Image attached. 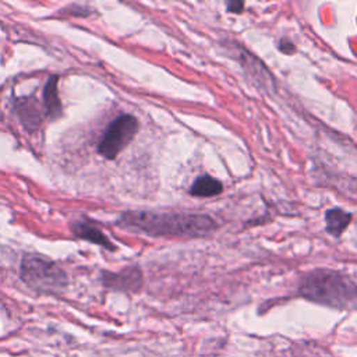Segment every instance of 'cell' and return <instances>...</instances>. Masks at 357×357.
<instances>
[{
	"instance_id": "obj_5",
	"label": "cell",
	"mask_w": 357,
	"mask_h": 357,
	"mask_svg": "<svg viewBox=\"0 0 357 357\" xmlns=\"http://www.w3.org/2000/svg\"><path fill=\"white\" fill-rule=\"evenodd\" d=\"M102 282L105 286L117 289V290H126V291H137L142 284V276L138 268H126L117 273L112 272H103L102 273Z\"/></svg>"
},
{
	"instance_id": "obj_9",
	"label": "cell",
	"mask_w": 357,
	"mask_h": 357,
	"mask_svg": "<svg viewBox=\"0 0 357 357\" xmlns=\"http://www.w3.org/2000/svg\"><path fill=\"white\" fill-rule=\"evenodd\" d=\"M325 220H326V231L335 237H339L349 226L351 220V215L344 212L343 209L333 208L326 211Z\"/></svg>"
},
{
	"instance_id": "obj_4",
	"label": "cell",
	"mask_w": 357,
	"mask_h": 357,
	"mask_svg": "<svg viewBox=\"0 0 357 357\" xmlns=\"http://www.w3.org/2000/svg\"><path fill=\"white\" fill-rule=\"evenodd\" d=\"M138 120L131 114H121L105 130L98 142V152L105 159H114L138 132Z\"/></svg>"
},
{
	"instance_id": "obj_8",
	"label": "cell",
	"mask_w": 357,
	"mask_h": 357,
	"mask_svg": "<svg viewBox=\"0 0 357 357\" xmlns=\"http://www.w3.org/2000/svg\"><path fill=\"white\" fill-rule=\"evenodd\" d=\"M17 114L21 120V124L28 131H35L40 126L42 114L35 98H22L15 105Z\"/></svg>"
},
{
	"instance_id": "obj_10",
	"label": "cell",
	"mask_w": 357,
	"mask_h": 357,
	"mask_svg": "<svg viewBox=\"0 0 357 357\" xmlns=\"http://www.w3.org/2000/svg\"><path fill=\"white\" fill-rule=\"evenodd\" d=\"M223 185L219 180L204 174L199 176L191 185L190 188V194L194 197H213L218 195L222 191Z\"/></svg>"
},
{
	"instance_id": "obj_2",
	"label": "cell",
	"mask_w": 357,
	"mask_h": 357,
	"mask_svg": "<svg viewBox=\"0 0 357 357\" xmlns=\"http://www.w3.org/2000/svg\"><path fill=\"white\" fill-rule=\"evenodd\" d=\"M300 293L311 301L337 308L357 304V286L335 271L311 272L301 282Z\"/></svg>"
},
{
	"instance_id": "obj_12",
	"label": "cell",
	"mask_w": 357,
	"mask_h": 357,
	"mask_svg": "<svg viewBox=\"0 0 357 357\" xmlns=\"http://www.w3.org/2000/svg\"><path fill=\"white\" fill-rule=\"evenodd\" d=\"M243 7H244V4L241 1H230L227 4V8L230 13H241Z\"/></svg>"
},
{
	"instance_id": "obj_1",
	"label": "cell",
	"mask_w": 357,
	"mask_h": 357,
	"mask_svg": "<svg viewBox=\"0 0 357 357\" xmlns=\"http://www.w3.org/2000/svg\"><path fill=\"white\" fill-rule=\"evenodd\" d=\"M117 225L126 229L144 231L149 236L202 237L216 229L212 218L201 213H158L148 211H130L121 213Z\"/></svg>"
},
{
	"instance_id": "obj_11",
	"label": "cell",
	"mask_w": 357,
	"mask_h": 357,
	"mask_svg": "<svg viewBox=\"0 0 357 357\" xmlns=\"http://www.w3.org/2000/svg\"><path fill=\"white\" fill-rule=\"evenodd\" d=\"M279 49H280V52H283L286 54H291L294 52V45L289 39H282Z\"/></svg>"
},
{
	"instance_id": "obj_7",
	"label": "cell",
	"mask_w": 357,
	"mask_h": 357,
	"mask_svg": "<svg viewBox=\"0 0 357 357\" xmlns=\"http://www.w3.org/2000/svg\"><path fill=\"white\" fill-rule=\"evenodd\" d=\"M59 77L50 75L43 88V109L45 114L50 120H56L63 113V106L59 96Z\"/></svg>"
},
{
	"instance_id": "obj_6",
	"label": "cell",
	"mask_w": 357,
	"mask_h": 357,
	"mask_svg": "<svg viewBox=\"0 0 357 357\" xmlns=\"http://www.w3.org/2000/svg\"><path fill=\"white\" fill-rule=\"evenodd\" d=\"M71 230L77 237H79L82 240L91 241V243H93L96 245H100V247H103L106 250H110V251L116 250L114 244L106 237V234L98 226H95L93 223H91L88 220L74 222L71 225Z\"/></svg>"
},
{
	"instance_id": "obj_3",
	"label": "cell",
	"mask_w": 357,
	"mask_h": 357,
	"mask_svg": "<svg viewBox=\"0 0 357 357\" xmlns=\"http://www.w3.org/2000/svg\"><path fill=\"white\" fill-rule=\"evenodd\" d=\"M22 280L38 290H54L67 284L64 271L53 261L28 254L21 261Z\"/></svg>"
}]
</instances>
